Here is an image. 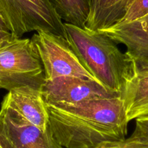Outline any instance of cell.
<instances>
[{
	"instance_id": "cell-1",
	"label": "cell",
	"mask_w": 148,
	"mask_h": 148,
	"mask_svg": "<svg viewBox=\"0 0 148 148\" xmlns=\"http://www.w3.org/2000/svg\"><path fill=\"white\" fill-rule=\"evenodd\" d=\"M45 104L49 130L64 148H92L127 136L129 121L121 96L76 104Z\"/></svg>"
},
{
	"instance_id": "cell-2",
	"label": "cell",
	"mask_w": 148,
	"mask_h": 148,
	"mask_svg": "<svg viewBox=\"0 0 148 148\" xmlns=\"http://www.w3.org/2000/svg\"><path fill=\"white\" fill-rule=\"evenodd\" d=\"M66 39L83 66L99 84L122 96L132 59L106 34L64 23Z\"/></svg>"
},
{
	"instance_id": "cell-3",
	"label": "cell",
	"mask_w": 148,
	"mask_h": 148,
	"mask_svg": "<svg viewBox=\"0 0 148 148\" xmlns=\"http://www.w3.org/2000/svg\"><path fill=\"white\" fill-rule=\"evenodd\" d=\"M45 81L39 55L31 39H15L0 47V89L21 86L41 90Z\"/></svg>"
},
{
	"instance_id": "cell-4",
	"label": "cell",
	"mask_w": 148,
	"mask_h": 148,
	"mask_svg": "<svg viewBox=\"0 0 148 148\" xmlns=\"http://www.w3.org/2000/svg\"><path fill=\"white\" fill-rule=\"evenodd\" d=\"M0 15L16 39L38 31L66 39L63 21L49 0H0Z\"/></svg>"
},
{
	"instance_id": "cell-5",
	"label": "cell",
	"mask_w": 148,
	"mask_h": 148,
	"mask_svg": "<svg viewBox=\"0 0 148 148\" xmlns=\"http://www.w3.org/2000/svg\"><path fill=\"white\" fill-rule=\"evenodd\" d=\"M31 39L42 62L45 80L62 76L95 80L83 66L65 38L44 31H38Z\"/></svg>"
},
{
	"instance_id": "cell-6",
	"label": "cell",
	"mask_w": 148,
	"mask_h": 148,
	"mask_svg": "<svg viewBox=\"0 0 148 148\" xmlns=\"http://www.w3.org/2000/svg\"><path fill=\"white\" fill-rule=\"evenodd\" d=\"M41 92L47 104H76L89 99L121 96L97 81L73 76L45 80Z\"/></svg>"
},
{
	"instance_id": "cell-7",
	"label": "cell",
	"mask_w": 148,
	"mask_h": 148,
	"mask_svg": "<svg viewBox=\"0 0 148 148\" xmlns=\"http://www.w3.org/2000/svg\"><path fill=\"white\" fill-rule=\"evenodd\" d=\"M0 110L3 112L6 132L15 148H64L57 142L49 128L42 131L4 101Z\"/></svg>"
},
{
	"instance_id": "cell-8",
	"label": "cell",
	"mask_w": 148,
	"mask_h": 148,
	"mask_svg": "<svg viewBox=\"0 0 148 148\" xmlns=\"http://www.w3.org/2000/svg\"><path fill=\"white\" fill-rule=\"evenodd\" d=\"M132 59L130 76L121 96L129 122L148 116V58Z\"/></svg>"
},
{
	"instance_id": "cell-9",
	"label": "cell",
	"mask_w": 148,
	"mask_h": 148,
	"mask_svg": "<svg viewBox=\"0 0 148 148\" xmlns=\"http://www.w3.org/2000/svg\"><path fill=\"white\" fill-rule=\"evenodd\" d=\"M2 101L42 131L49 128L48 112L39 89L30 86L15 88L8 92Z\"/></svg>"
},
{
	"instance_id": "cell-10",
	"label": "cell",
	"mask_w": 148,
	"mask_h": 148,
	"mask_svg": "<svg viewBox=\"0 0 148 148\" xmlns=\"http://www.w3.org/2000/svg\"><path fill=\"white\" fill-rule=\"evenodd\" d=\"M98 31L106 34L116 44L124 45L126 52L132 58H148V13L135 21Z\"/></svg>"
},
{
	"instance_id": "cell-11",
	"label": "cell",
	"mask_w": 148,
	"mask_h": 148,
	"mask_svg": "<svg viewBox=\"0 0 148 148\" xmlns=\"http://www.w3.org/2000/svg\"><path fill=\"white\" fill-rule=\"evenodd\" d=\"M129 0H89L85 27L98 31L116 25L124 15Z\"/></svg>"
},
{
	"instance_id": "cell-12",
	"label": "cell",
	"mask_w": 148,
	"mask_h": 148,
	"mask_svg": "<svg viewBox=\"0 0 148 148\" xmlns=\"http://www.w3.org/2000/svg\"><path fill=\"white\" fill-rule=\"evenodd\" d=\"M63 23L85 28L89 0H49Z\"/></svg>"
},
{
	"instance_id": "cell-13",
	"label": "cell",
	"mask_w": 148,
	"mask_h": 148,
	"mask_svg": "<svg viewBox=\"0 0 148 148\" xmlns=\"http://www.w3.org/2000/svg\"><path fill=\"white\" fill-rule=\"evenodd\" d=\"M148 13V0H129L126 12L117 24H123L145 16Z\"/></svg>"
},
{
	"instance_id": "cell-14",
	"label": "cell",
	"mask_w": 148,
	"mask_h": 148,
	"mask_svg": "<svg viewBox=\"0 0 148 148\" xmlns=\"http://www.w3.org/2000/svg\"><path fill=\"white\" fill-rule=\"evenodd\" d=\"M92 148H148V145L129 136L123 140L104 142Z\"/></svg>"
},
{
	"instance_id": "cell-15",
	"label": "cell",
	"mask_w": 148,
	"mask_h": 148,
	"mask_svg": "<svg viewBox=\"0 0 148 148\" xmlns=\"http://www.w3.org/2000/svg\"><path fill=\"white\" fill-rule=\"evenodd\" d=\"M135 129L130 137L148 145V116L135 119Z\"/></svg>"
},
{
	"instance_id": "cell-16",
	"label": "cell",
	"mask_w": 148,
	"mask_h": 148,
	"mask_svg": "<svg viewBox=\"0 0 148 148\" xmlns=\"http://www.w3.org/2000/svg\"><path fill=\"white\" fill-rule=\"evenodd\" d=\"M0 148H15L6 132L3 112L0 110Z\"/></svg>"
},
{
	"instance_id": "cell-17",
	"label": "cell",
	"mask_w": 148,
	"mask_h": 148,
	"mask_svg": "<svg viewBox=\"0 0 148 148\" xmlns=\"http://www.w3.org/2000/svg\"><path fill=\"white\" fill-rule=\"evenodd\" d=\"M15 39L16 38L10 31L2 16L0 15V47Z\"/></svg>"
}]
</instances>
